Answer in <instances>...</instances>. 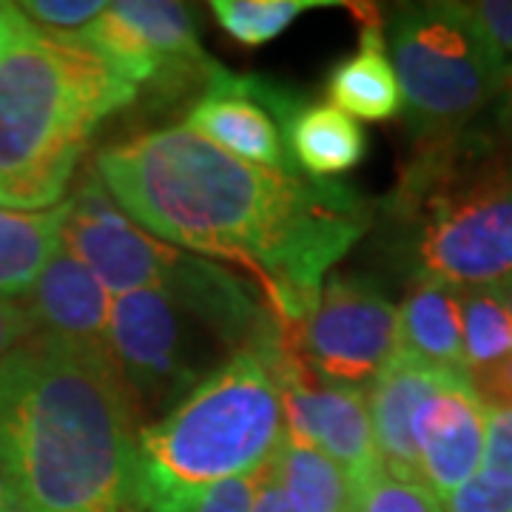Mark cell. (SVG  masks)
<instances>
[{"mask_svg":"<svg viewBox=\"0 0 512 512\" xmlns=\"http://www.w3.org/2000/svg\"><path fill=\"white\" fill-rule=\"evenodd\" d=\"M94 171L143 231L239 265L279 328L313 311L330 265L373 222L348 185L245 163L185 126L103 148Z\"/></svg>","mask_w":512,"mask_h":512,"instance_id":"obj_1","label":"cell"},{"mask_svg":"<svg viewBox=\"0 0 512 512\" xmlns=\"http://www.w3.org/2000/svg\"><path fill=\"white\" fill-rule=\"evenodd\" d=\"M140 404L109 353L32 333L0 359V456L23 512L131 507Z\"/></svg>","mask_w":512,"mask_h":512,"instance_id":"obj_2","label":"cell"},{"mask_svg":"<svg viewBox=\"0 0 512 512\" xmlns=\"http://www.w3.org/2000/svg\"><path fill=\"white\" fill-rule=\"evenodd\" d=\"M134 97L89 43L0 3V208L60 205L97 126Z\"/></svg>","mask_w":512,"mask_h":512,"instance_id":"obj_3","label":"cell"},{"mask_svg":"<svg viewBox=\"0 0 512 512\" xmlns=\"http://www.w3.org/2000/svg\"><path fill=\"white\" fill-rule=\"evenodd\" d=\"M384 211L416 276L458 291L512 276V148L501 134L419 140Z\"/></svg>","mask_w":512,"mask_h":512,"instance_id":"obj_4","label":"cell"},{"mask_svg":"<svg viewBox=\"0 0 512 512\" xmlns=\"http://www.w3.org/2000/svg\"><path fill=\"white\" fill-rule=\"evenodd\" d=\"M282 444L279 387L254 350H237L165 419L140 427L131 507L197 512L217 484L262 470Z\"/></svg>","mask_w":512,"mask_h":512,"instance_id":"obj_5","label":"cell"},{"mask_svg":"<svg viewBox=\"0 0 512 512\" xmlns=\"http://www.w3.org/2000/svg\"><path fill=\"white\" fill-rule=\"evenodd\" d=\"M384 37L407 123L419 140L464 131L498 100L510 74L461 3L402 6Z\"/></svg>","mask_w":512,"mask_h":512,"instance_id":"obj_6","label":"cell"},{"mask_svg":"<svg viewBox=\"0 0 512 512\" xmlns=\"http://www.w3.org/2000/svg\"><path fill=\"white\" fill-rule=\"evenodd\" d=\"M279 342L325 382H367L399 356V311L362 276H330L313 311L279 328Z\"/></svg>","mask_w":512,"mask_h":512,"instance_id":"obj_7","label":"cell"},{"mask_svg":"<svg viewBox=\"0 0 512 512\" xmlns=\"http://www.w3.org/2000/svg\"><path fill=\"white\" fill-rule=\"evenodd\" d=\"M188 316L183 302L163 288L111 299L106 348L140 410L183 402L202 382L211 353Z\"/></svg>","mask_w":512,"mask_h":512,"instance_id":"obj_8","label":"cell"},{"mask_svg":"<svg viewBox=\"0 0 512 512\" xmlns=\"http://www.w3.org/2000/svg\"><path fill=\"white\" fill-rule=\"evenodd\" d=\"M77 37L137 92L140 86H157L168 94L191 83L205 86L217 69L202 52L191 6L174 0L109 3Z\"/></svg>","mask_w":512,"mask_h":512,"instance_id":"obj_9","label":"cell"},{"mask_svg":"<svg viewBox=\"0 0 512 512\" xmlns=\"http://www.w3.org/2000/svg\"><path fill=\"white\" fill-rule=\"evenodd\" d=\"M60 242L100 279L111 299L123 293L165 288L185 256L174 245H165L128 220L94 168L69 197Z\"/></svg>","mask_w":512,"mask_h":512,"instance_id":"obj_10","label":"cell"},{"mask_svg":"<svg viewBox=\"0 0 512 512\" xmlns=\"http://www.w3.org/2000/svg\"><path fill=\"white\" fill-rule=\"evenodd\" d=\"M302 100L282 83L265 77H239L217 66L205 92L188 109L185 128L205 137L245 163L296 171L279 123H291Z\"/></svg>","mask_w":512,"mask_h":512,"instance_id":"obj_11","label":"cell"},{"mask_svg":"<svg viewBox=\"0 0 512 512\" xmlns=\"http://www.w3.org/2000/svg\"><path fill=\"white\" fill-rule=\"evenodd\" d=\"M487 410L476 402L467 376H458L421 404L413 419L421 481L439 501L476 476L484 456Z\"/></svg>","mask_w":512,"mask_h":512,"instance_id":"obj_12","label":"cell"},{"mask_svg":"<svg viewBox=\"0 0 512 512\" xmlns=\"http://www.w3.org/2000/svg\"><path fill=\"white\" fill-rule=\"evenodd\" d=\"M458 376H467V373H450V370L421 365L416 359H407L399 353L370 382L365 390V402L384 473L404 478V481H421L413 419L421 404Z\"/></svg>","mask_w":512,"mask_h":512,"instance_id":"obj_13","label":"cell"},{"mask_svg":"<svg viewBox=\"0 0 512 512\" xmlns=\"http://www.w3.org/2000/svg\"><path fill=\"white\" fill-rule=\"evenodd\" d=\"M26 296L29 305L23 308L35 325V333L109 353L106 339H109L111 293L66 248H60L46 262V268L40 271Z\"/></svg>","mask_w":512,"mask_h":512,"instance_id":"obj_14","label":"cell"},{"mask_svg":"<svg viewBox=\"0 0 512 512\" xmlns=\"http://www.w3.org/2000/svg\"><path fill=\"white\" fill-rule=\"evenodd\" d=\"M359 18L362 37L353 55L342 57L328 74L325 92L330 106L345 111L348 117H359L367 123H384L404 111L402 86L387 52V37L376 6L348 3Z\"/></svg>","mask_w":512,"mask_h":512,"instance_id":"obj_15","label":"cell"},{"mask_svg":"<svg viewBox=\"0 0 512 512\" xmlns=\"http://www.w3.org/2000/svg\"><path fill=\"white\" fill-rule=\"evenodd\" d=\"M399 353L421 365L467 373L458 288L416 276L399 308Z\"/></svg>","mask_w":512,"mask_h":512,"instance_id":"obj_16","label":"cell"},{"mask_svg":"<svg viewBox=\"0 0 512 512\" xmlns=\"http://www.w3.org/2000/svg\"><path fill=\"white\" fill-rule=\"evenodd\" d=\"M285 143L293 165L313 180L348 174L367 154L365 128L330 103H308L296 111L285 128Z\"/></svg>","mask_w":512,"mask_h":512,"instance_id":"obj_17","label":"cell"},{"mask_svg":"<svg viewBox=\"0 0 512 512\" xmlns=\"http://www.w3.org/2000/svg\"><path fill=\"white\" fill-rule=\"evenodd\" d=\"M66 211L69 200L37 214L0 208V299L26 296L46 262L63 248Z\"/></svg>","mask_w":512,"mask_h":512,"instance_id":"obj_18","label":"cell"},{"mask_svg":"<svg viewBox=\"0 0 512 512\" xmlns=\"http://www.w3.org/2000/svg\"><path fill=\"white\" fill-rule=\"evenodd\" d=\"M271 470L296 512H350L353 484L348 473L325 453L285 439L271 458Z\"/></svg>","mask_w":512,"mask_h":512,"instance_id":"obj_19","label":"cell"},{"mask_svg":"<svg viewBox=\"0 0 512 512\" xmlns=\"http://www.w3.org/2000/svg\"><path fill=\"white\" fill-rule=\"evenodd\" d=\"M461 305V345L464 367L493 365L512 353V316L501 299L498 285L458 291Z\"/></svg>","mask_w":512,"mask_h":512,"instance_id":"obj_20","label":"cell"},{"mask_svg":"<svg viewBox=\"0 0 512 512\" xmlns=\"http://www.w3.org/2000/svg\"><path fill=\"white\" fill-rule=\"evenodd\" d=\"M336 6V0H214L208 9L222 26V32L242 46H265L285 29H291L293 20L311 9Z\"/></svg>","mask_w":512,"mask_h":512,"instance_id":"obj_21","label":"cell"},{"mask_svg":"<svg viewBox=\"0 0 512 512\" xmlns=\"http://www.w3.org/2000/svg\"><path fill=\"white\" fill-rule=\"evenodd\" d=\"M350 512H444L441 501L421 481L384 473L382 467L353 484Z\"/></svg>","mask_w":512,"mask_h":512,"instance_id":"obj_22","label":"cell"},{"mask_svg":"<svg viewBox=\"0 0 512 512\" xmlns=\"http://www.w3.org/2000/svg\"><path fill=\"white\" fill-rule=\"evenodd\" d=\"M103 0H26L18 9L26 18L60 35H77L106 12Z\"/></svg>","mask_w":512,"mask_h":512,"instance_id":"obj_23","label":"cell"},{"mask_svg":"<svg viewBox=\"0 0 512 512\" xmlns=\"http://www.w3.org/2000/svg\"><path fill=\"white\" fill-rule=\"evenodd\" d=\"M464 15L487 40V46L512 69V0H478L461 3Z\"/></svg>","mask_w":512,"mask_h":512,"instance_id":"obj_24","label":"cell"},{"mask_svg":"<svg viewBox=\"0 0 512 512\" xmlns=\"http://www.w3.org/2000/svg\"><path fill=\"white\" fill-rule=\"evenodd\" d=\"M444 512H512V484L478 470L464 487L444 498Z\"/></svg>","mask_w":512,"mask_h":512,"instance_id":"obj_25","label":"cell"},{"mask_svg":"<svg viewBox=\"0 0 512 512\" xmlns=\"http://www.w3.org/2000/svg\"><path fill=\"white\" fill-rule=\"evenodd\" d=\"M467 384L476 402L487 413H507L512 410V353L493 365L467 370Z\"/></svg>","mask_w":512,"mask_h":512,"instance_id":"obj_26","label":"cell"},{"mask_svg":"<svg viewBox=\"0 0 512 512\" xmlns=\"http://www.w3.org/2000/svg\"><path fill=\"white\" fill-rule=\"evenodd\" d=\"M478 470L512 484V410H507V413H487L484 456H481Z\"/></svg>","mask_w":512,"mask_h":512,"instance_id":"obj_27","label":"cell"},{"mask_svg":"<svg viewBox=\"0 0 512 512\" xmlns=\"http://www.w3.org/2000/svg\"><path fill=\"white\" fill-rule=\"evenodd\" d=\"M256 478H259V470L251 473V476L222 481V484H217L211 493L202 498L197 512H251L256 493Z\"/></svg>","mask_w":512,"mask_h":512,"instance_id":"obj_28","label":"cell"},{"mask_svg":"<svg viewBox=\"0 0 512 512\" xmlns=\"http://www.w3.org/2000/svg\"><path fill=\"white\" fill-rule=\"evenodd\" d=\"M35 333L29 313L15 299H0V359Z\"/></svg>","mask_w":512,"mask_h":512,"instance_id":"obj_29","label":"cell"},{"mask_svg":"<svg viewBox=\"0 0 512 512\" xmlns=\"http://www.w3.org/2000/svg\"><path fill=\"white\" fill-rule=\"evenodd\" d=\"M251 512H296L293 510L291 498L285 495L279 478H276L274 470H271V461L259 470Z\"/></svg>","mask_w":512,"mask_h":512,"instance_id":"obj_30","label":"cell"},{"mask_svg":"<svg viewBox=\"0 0 512 512\" xmlns=\"http://www.w3.org/2000/svg\"><path fill=\"white\" fill-rule=\"evenodd\" d=\"M498 134L512 148V69L504 80V89L498 94Z\"/></svg>","mask_w":512,"mask_h":512,"instance_id":"obj_31","label":"cell"},{"mask_svg":"<svg viewBox=\"0 0 512 512\" xmlns=\"http://www.w3.org/2000/svg\"><path fill=\"white\" fill-rule=\"evenodd\" d=\"M0 512H23L18 487H15V478L9 473L3 456H0Z\"/></svg>","mask_w":512,"mask_h":512,"instance_id":"obj_32","label":"cell"},{"mask_svg":"<svg viewBox=\"0 0 512 512\" xmlns=\"http://www.w3.org/2000/svg\"><path fill=\"white\" fill-rule=\"evenodd\" d=\"M498 291H501V299H504V305H507V311L512 316V276L510 279H504L501 285H498Z\"/></svg>","mask_w":512,"mask_h":512,"instance_id":"obj_33","label":"cell"}]
</instances>
